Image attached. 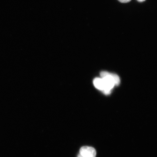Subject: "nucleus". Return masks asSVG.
Masks as SVG:
<instances>
[{
  "label": "nucleus",
  "mask_w": 157,
  "mask_h": 157,
  "mask_svg": "<svg viewBox=\"0 0 157 157\" xmlns=\"http://www.w3.org/2000/svg\"><path fill=\"white\" fill-rule=\"evenodd\" d=\"M100 75L102 78L104 84V89L103 91L104 94L108 95L110 94L111 89L115 85L113 78L111 74L107 72H101Z\"/></svg>",
  "instance_id": "nucleus-1"
},
{
  "label": "nucleus",
  "mask_w": 157,
  "mask_h": 157,
  "mask_svg": "<svg viewBox=\"0 0 157 157\" xmlns=\"http://www.w3.org/2000/svg\"><path fill=\"white\" fill-rule=\"evenodd\" d=\"M82 157H95L97 152L93 147L83 146L80 150V154Z\"/></svg>",
  "instance_id": "nucleus-2"
},
{
  "label": "nucleus",
  "mask_w": 157,
  "mask_h": 157,
  "mask_svg": "<svg viewBox=\"0 0 157 157\" xmlns=\"http://www.w3.org/2000/svg\"><path fill=\"white\" fill-rule=\"evenodd\" d=\"M94 84L95 87L97 89L103 90L104 84L102 78H97L94 80Z\"/></svg>",
  "instance_id": "nucleus-3"
},
{
  "label": "nucleus",
  "mask_w": 157,
  "mask_h": 157,
  "mask_svg": "<svg viewBox=\"0 0 157 157\" xmlns=\"http://www.w3.org/2000/svg\"><path fill=\"white\" fill-rule=\"evenodd\" d=\"M112 76H113L114 82L115 85L118 86L120 83V78L117 75L111 74Z\"/></svg>",
  "instance_id": "nucleus-4"
},
{
  "label": "nucleus",
  "mask_w": 157,
  "mask_h": 157,
  "mask_svg": "<svg viewBox=\"0 0 157 157\" xmlns=\"http://www.w3.org/2000/svg\"><path fill=\"white\" fill-rule=\"evenodd\" d=\"M119 1L122 3H127L130 2L131 0H118Z\"/></svg>",
  "instance_id": "nucleus-5"
},
{
  "label": "nucleus",
  "mask_w": 157,
  "mask_h": 157,
  "mask_svg": "<svg viewBox=\"0 0 157 157\" xmlns=\"http://www.w3.org/2000/svg\"><path fill=\"white\" fill-rule=\"evenodd\" d=\"M137 1L139 2H143L145 1L146 0H137Z\"/></svg>",
  "instance_id": "nucleus-6"
},
{
  "label": "nucleus",
  "mask_w": 157,
  "mask_h": 157,
  "mask_svg": "<svg viewBox=\"0 0 157 157\" xmlns=\"http://www.w3.org/2000/svg\"><path fill=\"white\" fill-rule=\"evenodd\" d=\"M78 157H82L80 154L78 155Z\"/></svg>",
  "instance_id": "nucleus-7"
}]
</instances>
